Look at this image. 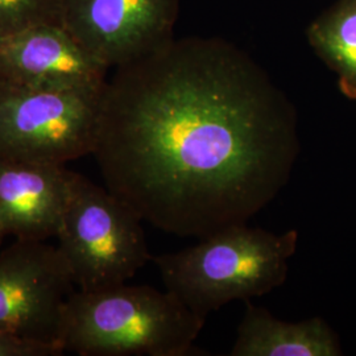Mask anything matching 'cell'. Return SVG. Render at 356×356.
<instances>
[{
    "instance_id": "obj_1",
    "label": "cell",
    "mask_w": 356,
    "mask_h": 356,
    "mask_svg": "<svg viewBox=\"0 0 356 356\" xmlns=\"http://www.w3.org/2000/svg\"><path fill=\"white\" fill-rule=\"evenodd\" d=\"M298 153L296 108L267 73L229 44L189 38L115 69L92 156L144 222L201 239L270 204Z\"/></svg>"
},
{
    "instance_id": "obj_2",
    "label": "cell",
    "mask_w": 356,
    "mask_h": 356,
    "mask_svg": "<svg viewBox=\"0 0 356 356\" xmlns=\"http://www.w3.org/2000/svg\"><path fill=\"white\" fill-rule=\"evenodd\" d=\"M204 317L172 293L120 284L72 296L60 347L81 356H191Z\"/></svg>"
},
{
    "instance_id": "obj_3",
    "label": "cell",
    "mask_w": 356,
    "mask_h": 356,
    "mask_svg": "<svg viewBox=\"0 0 356 356\" xmlns=\"http://www.w3.org/2000/svg\"><path fill=\"white\" fill-rule=\"evenodd\" d=\"M297 243V229L275 234L239 223L152 260L166 291L206 318L232 301H250L281 286Z\"/></svg>"
},
{
    "instance_id": "obj_4",
    "label": "cell",
    "mask_w": 356,
    "mask_h": 356,
    "mask_svg": "<svg viewBox=\"0 0 356 356\" xmlns=\"http://www.w3.org/2000/svg\"><path fill=\"white\" fill-rule=\"evenodd\" d=\"M143 222L113 191L76 173L56 239L78 289L124 284L152 259Z\"/></svg>"
},
{
    "instance_id": "obj_5",
    "label": "cell",
    "mask_w": 356,
    "mask_h": 356,
    "mask_svg": "<svg viewBox=\"0 0 356 356\" xmlns=\"http://www.w3.org/2000/svg\"><path fill=\"white\" fill-rule=\"evenodd\" d=\"M102 92L35 89L0 79V159L65 165L92 154Z\"/></svg>"
},
{
    "instance_id": "obj_6",
    "label": "cell",
    "mask_w": 356,
    "mask_h": 356,
    "mask_svg": "<svg viewBox=\"0 0 356 356\" xmlns=\"http://www.w3.org/2000/svg\"><path fill=\"white\" fill-rule=\"evenodd\" d=\"M76 289L57 245L15 239L0 248V332L64 354L61 329Z\"/></svg>"
},
{
    "instance_id": "obj_7",
    "label": "cell",
    "mask_w": 356,
    "mask_h": 356,
    "mask_svg": "<svg viewBox=\"0 0 356 356\" xmlns=\"http://www.w3.org/2000/svg\"><path fill=\"white\" fill-rule=\"evenodd\" d=\"M178 0H65L61 24L108 69L170 42Z\"/></svg>"
},
{
    "instance_id": "obj_8",
    "label": "cell",
    "mask_w": 356,
    "mask_h": 356,
    "mask_svg": "<svg viewBox=\"0 0 356 356\" xmlns=\"http://www.w3.org/2000/svg\"><path fill=\"white\" fill-rule=\"evenodd\" d=\"M108 70L61 23L28 26L0 38V79L15 85L102 92Z\"/></svg>"
},
{
    "instance_id": "obj_9",
    "label": "cell",
    "mask_w": 356,
    "mask_h": 356,
    "mask_svg": "<svg viewBox=\"0 0 356 356\" xmlns=\"http://www.w3.org/2000/svg\"><path fill=\"white\" fill-rule=\"evenodd\" d=\"M76 172L63 164L0 159V229L23 241L56 238Z\"/></svg>"
},
{
    "instance_id": "obj_10",
    "label": "cell",
    "mask_w": 356,
    "mask_h": 356,
    "mask_svg": "<svg viewBox=\"0 0 356 356\" xmlns=\"http://www.w3.org/2000/svg\"><path fill=\"white\" fill-rule=\"evenodd\" d=\"M229 355L338 356L342 348L335 332L319 317L285 322L247 301Z\"/></svg>"
},
{
    "instance_id": "obj_11",
    "label": "cell",
    "mask_w": 356,
    "mask_h": 356,
    "mask_svg": "<svg viewBox=\"0 0 356 356\" xmlns=\"http://www.w3.org/2000/svg\"><path fill=\"white\" fill-rule=\"evenodd\" d=\"M319 58L338 76L344 95L356 101V0H339L309 28Z\"/></svg>"
},
{
    "instance_id": "obj_12",
    "label": "cell",
    "mask_w": 356,
    "mask_h": 356,
    "mask_svg": "<svg viewBox=\"0 0 356 356\" xmlns=\"http://www.w3.org/2000/svg\"><path fill=\"white\" fill-rule=\"evenodd\" d=\"M65 0H0V38L28 26L61 23Z\"/></svg>"
},
{
    "instance_id": "obj_13",
    "label": "cell",
    "mask_w": 356,
    "mask_h": 356,
    "mask_svg": "<svg viewBox=\"0 0 356 356\" xmlns=\"http://www.w3.org/2000/svg\"><path fill=\"white\" fill-rule=\"evenodd\" d=\"M63 353L51 346L33 343L0 332V356H57Z\"/></svg>"
},
{
    "instance_id": "obj_14",
    "label": "cell",
    "mask_w": 356,
    "mask_h": 356,
    "mask_svg": "<svg viewBox=\"0 0 356 356\" xmlns=\"http://www.w3.org/2000/svg\"><path fill=\"white\" fill-rule=\"evenodd\" d=\"M4 238H6V236L3 235V232H1V229H0V248H1V242H3Z\"/></svg>"
}]
</instances>
